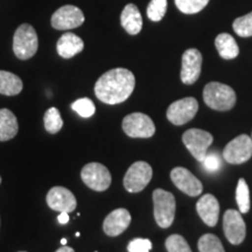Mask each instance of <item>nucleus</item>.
I'll list each match as a JSON object with an SVG mask.
<instances>
[{
	"instance_id": "nucleus-30",
	"label": "nucleus",
	"mask_w": 252,
	"mask_h": 252,
	"mask_svg": "<svg viewBox=\"0 0 252 252\" xmlns=\"http://www.w3.org/2000/svg\"><path fill=\"white\" fill-rule=\"evenodd\" d=\"M71 109L83 118L91 117V116H94V111H96V108H94V104L93 100L90 98H86V97L75 100V102L71 104Z\"/></svg>"
},
{
	"instance_id": "nucleus-7",
	"label": "nucleus",
	"mask_w": 252,
	"mask_h": 252,
	"mask_svg": "<svg viewBox=\"0 0 252 252\" xmlns=\"http://www.w3.org/2000/svg\"><path fill=\"white\" fill-rule=\"evenodd\" d=\"M152 167L145 161H137L130 166L124 176V187L130 193L144 190L152 179Z\"/></svg>"
},
{
	"instance_id": "nucleus-24",
	"label": "nucleus",
	"mask_w": 252,
	"mask_h": 252,
	"mask_svg": "<svg viewBox=\"0 0 252 252\" xmlns=\"http://www.w3.org/2000/svg\"><path fill=\"white\" fill-rule=\"evenodd\" d=\"M43 123H45V128L49 133L55 134L61 131L63 126V121L59 109L50 108L47 110L45 116H43Z\"/></svg>"
},
{
	"instance_id": "nucleus-6",
	"label": "nucleus",
	"mask_w": 252,
	"mask_h": 252,
	"mask_svg": "<svg viewBox=\"0 0 252 252\" xmlns=\"http://www.w3.org/2000/svg\"><path fill=\"white\" fill-rule=\"evenodd\" d=\"M213 135L200 128H190L182 135L185 146L197 161L202 162L207 156L208 149L213 144Z\"/></svg>"
},
{
	"instance_id": "nucleus-33",
	"label": "nucleus",
	"mask_w": 252,
	"mask_h": 252,
	"mask_svg": "<svg viewBox=\"0 0 252 252\" xmlns=\"http://www.w3.org/2000/svg\"><path fill=\"white\" fill-rule=\"evenodd\" d=\"M58 220H59L60 224H67V223L69 222L68 213H65V212L60 213V215L58 216Z\"/></svg>"
},
{
	"instance_id": "nucleus-21",
	"label": "nucleus",
	"mask_w": 252,
	"mask_h": 252,
	"mask_svg": "<svg viewBox=\"0 0 252 252\" xmlns=\"http://www.w3.org/2000/svg\"><path fill=\"white\" fill-rule=\"evenodd\" d=\"M215 46L220 58L224 60H232L237 58L239 54L237 42L228 33H222L220 35H217L215 40Z\"/></svg>"
},
{
	"instance_id": "nucleus-11",
	"label": "nucleus",
	"mask_w": 252,
	"mask_h": 252,
	"mask_svg": "<svg viewBox=\"0 0 252 252\" xmlns=\"http://www.w3.org/2000/svg\"><path fill=\"white\" fill-rule=\"evenodd\" d=\"M223 231L229 243L239 245L247 236V226L239 210L229 209L223 216Z\"/></svg>"
},
{
	"instance_id": "nucleus-19",
	"label": "nucleus",
	"mask_w": 252,
	"mask_h": 252,
	"mask_svg": "<svg viewBox=\"0 0 252 252\" xmlns=\"http://www.w3.org/2000/svg\"><path fill=\"white\" fill-rule=\"evenodd\" d=\"M121 23L124 30L130 35H137L143 28V18L134 4L126 5L121 15Z\"/></svg>"
},
{
	"instance_id": "nucleus-3",
	"label": "nucleus",
	"mask_w": 252,
	"mask_h": 252,
	"mask_svg": "<svg viewBox=\"0 0 252 252\" xmlns=\"http://www.w3.org/2000/svg\"><path fill=\"white\" fill-rule=\"evenodd\" d=\"M154 219L160 228H169L174 222L176 202L174 195L163 189L158 188L153 191Z\"/></svg>"
},
{
	"instance_id": "nucleus-31",
	"label": "nucleus",
	"mask_w": 252,
	"mask_h": 252,
	"mask_svg": "<svg viewBox=\"0 0 252 252\" xmlns=\"http://www.w3.org/2000/svg\"><path fill=\"white\" fill-rule=\"evenodd\" d=\"M152 250V242L147 238H134L128 243V252H150Z\"/></svg>"
},
{
	"instance_id": "nucleus-34",
	"label": "nucleus",
	"mask_w": 252,
	"mask_h": 252,
	"mask_svg": "<svg viewBox=\"0 0 252 252\" xmlns=\"http://www.w3.org/2000/svg\"><path fill=\"white\" fill-rule=\"evenodd\" d=\"M55 252H75V251H74V249L69 248V247H67V245H63L62 248H60L59 250H56Z\"/></svg>"
},
{
	"instance_id": "nucleus-17",
	"label": "nucleus",
	"mask_w": 252,
	"mask_h": 252,
	"mask_svg": "<svg viewBox=\"0 0 252 252\" xmlns=\"http://www.w3.org/2000/svg\"><path fill=\"white\" fill-rule=\"evenodd\" d=\"M196 212L208 226H215L219 222L220 203L212 194L203 195L196 203Z\"/></svg>"
},
{
	"instance_id": "nucleus-9",
	"label": "nucleus",
	"mask_w": 252,
	"mask_h": 252,
	"mask_svg": "<svg viewBox=\"0 0 252 252\" xmlns=\"http://www.w3.org/2000/svg\"><path fill=\"white\" fill-rule=\"evenodd\" d=\"M252 157V139L247 134H241L232 139L223 150V158L231 165H241Z\"/></svg>"
},
{
	"instance_id": "nucleus-22",
	"label": "nucleus",
	"mask_w": 252,
	"mask_h": 252,
	"mask_svg": "<svg viewBox=\"0 0 252 252\" xmlns=\"http://www.w3.org/2000/svg\"><path fill=\"white\" fill-rule=\"evenodd\" d=\"M24 84L20 77L9 71L0 70V94L5 96H15L23 91Z\"/></svg>"
},
{
	"instance_id": "nucleus-26",
	"label": "nucleus",
	"mask_w": 252,
	"mask_h": 252,
	"mask_svg": "<svg viewBox=\"0 0 252 252\" xmlns=\"http://www.w3.org/2000/svg\"><path fill=\"white\" fill-rule=\"evenodd\" d=\"M209 0H175V5L185 14H195L206 7Z\"/></svg>"
},
{
	"instance_id": "nucleus-37",
	"label": "nucleus",
	"mask_w": 252,
	"mask_h": 252,
	"mask_svg": "<svg viewBox=\"0 0 252 252\" xmlns=\"http://www.w3.org/2000/svg\"><path fill=\"white\" fill-rule=\"evenodd\" d=\"M251 139H252V138H251Z\"/></svg>"
},
{
	"instance_id": "nucleus-10",
	"label": "nucleus",
	"mask_w": 252,
	"mask_h": 252,
	"mask_svg": "<svg viewBox=\"0 0 252 252\" xmlns=\"http://www.w3.org/2000/svg\"><path fill=\"white\" fill-rule=\"evenodd\" d=\"M197 110L198 103L193 97L175 100L167 110V119L172 124L181 126L190 122L196 116Z\"/></svg>"
},
{
	"instance_id": "nucleus-27",
	"label": "nucleus",
	"mask_w": 252,
	"mask_h": 252,
	"mask_svg": "<svg viewBox=\"0 0 252 252\" xmlns=\"http://www.w3.org/2000/svg\"><path fill=\"white\" fill-rule=\"evenodd\" d=\"M235 33L242 37L252 36V12L244 17L237 18L232 24Z\"/></svg>"
},
{
	"instance_id": "nucleus-8",
	"label": "nucleus",
	"mask_w": 252,
	"mask_h": 252,
	"mask_svg": "<svg viewBox=\"0 0 252 252\" xmlns=\"http://www.w3.org/2000/svg\"><path fill=\"white\" fill-rule=\"evenodd\" d=\"M123 130L131 138H151L156 133V125L147 115L134 112L123 119Z\"/></svg>"
},
{
	"instance_id": "nucleus-5",
	"label": "nucleus",
	"mask_w": 252,
	"mask_h": 252,
	"mask_svg": "<svg viewBox=\"0 0 252 252\" xmlns=\"http://www.w3.org/2000/svg\"><path fill=\"white\" fill-rule=\"evenodd\" d=\"M81 178L88 187L96 191L106 190L111 185V173L99 162L87 163L82 168Z\"/></svg>"
},
{
	"instance_id": "nucleus-16",
	"label": "nucleus",
	"mask_w": 252,
	"mask_h": 252,
	"mask_svg": "<svg viewBox=\"0 0 252 252\" xmlns=\"http://www.w3.org/2000/svg\"><path fill=\"white\" fill-rule=\"evenodd\" d=\"M131 215L128 210L118 208L105 217L103 222V230L110 237H117L122 235L131 223Z\"/></svg>"
},
{
	"instance_id": "nucleus-12",
	"label": "nucleus",
	"mask_w": 252,
	"mask_h": 252,
	"mask_svg": "<svg viewBox=\"0 0 252 252\" xmlns=\"http://www.w3.org/2000/svg\"><path fill=\"white\" fill-rule=\"evenodd\" d=\"M84 20V14L80 8L72 5H65L53 14L52 26L58 31H69L80 27Z\"/></svg>"
},
{
	"instance_id": "nucleus-14",
	"label": "nucleus",
	"mask_w": 252,
	"mask_h": 252,
	"mask_svg": "<svg viewBox=\"0 0 252 252\" xmlns=\"http://www.w3.org/2000/svg\"><path fill=\"white\" fill-rule=\"evenodd\" d=\"M202 68V55L197 49H187L182 55V68H181V81L182 83L190 84L195 83L201 75Z\"/></svg>"
},
{
	"instance_id": "nucleus-20",
	"label": "nucleus",
	"mask_w": 252,
	"mask_h": 252,
	"mask_svg": "<svg viewBox=\"0 0 252 252\" xmlns=\"http://www.w3.org/2000/svg\"><path fill=\"white\" fill-rule=\"evenodd\" d=\"M18 119L11 110L0 109V141L13 139L18 134Z\"/></svg>"
},
{
	"instance_id": "nucleus-15",
	"label": "nucleus",
	"mask_w": 252,
	"mask_h": 252,
	"mask_svg": "<svg viewBox=\"0 0 252 252\" xmlns=\"http://www.w3.org/2000/svg\"><path fill=\"white\" fill-rule=\"evenodd\" d=\"M47 204L55 212L72 213L76 209L77 201L75 195L64 187H53L47 194Z\"/></svg>"
},
{
	"instance_id": "nucleus-28",
	"label": "nucleus",
	"mask_w": 252,
	"mask_h": 252,
	"mask_svg": "<svg viewBox=\"0 0 252 252\" xmlns=\"http://www.w3.org/2000/svg\"><path fill=\"white\" fill-rule=\"evenodd\" d=\"M167 11V0H151L147 6V17L152 21H160Z\"/></svg>"
},
{
	"instance_id": "nucleus-32",
	"label": "nucleus",
	"mask_w": 252,
	"mask_h": 252,
	"mask_svg": "<svg viewBox=\"0 0 252 252\" xmlns=\"http://www.w3.org/2000/svg\"><path fill=\"white\" fill-rule=\"evenodd\" d=\"M204 168L207 169V171L209 172H216L217 169L220 168V159L219 157L216 156V154H207L206 158H204V160L202 161Z\"/></svg>"
},
{
	"instance_id": "nucleus-25",
	"label": "nucleus",
	"mask_w": 252,
	"mask_h": 252,
	"mask_svg": "<svg viewBox=\"0 0 252 252\" xmlns=\"http://www.w3.org/2000/svg\"><path fill=\"white\" fill-rule=\"evenodd\" d=\"M197 248L200 252H225L220 239L213 234H206L198 239Z\"/></svg>"
},
{
	"instance_id": "nucleus-38",
	"label": "nucleus",
	"mask_w": 252,
	"mask_h": 252,
	"mask_svg": "<svg viewBox=\"0 0 252 252\" xmlns=\"http://www.w3.org/2000/svg\"><path fill=\"white\" fill-rule=\"evenodd\" d=\"M96 252H97V251H96Z\"/></svg>"
},
{
	"instance_id": "nucleus-23",
	"label": "nucleus",
	"mask_w": 252,
	"mask_h": 252,
	"mask_svg": "<svg viewBox=\"0 0 252 252\" xmlns=\"http://www.w3.org/2000/svg\"><path fill=\"white\" fill-rule=\"evenodd\" d=\"M236 202L238 204L239 213L247 214L250 210V190L244 179H239L236 189Z\"/></svg>"
},
{
	"instance_id": "nucleus-1",
	"label": "nucleus",
	"mask_w": 252,
	"mask_h": 252,
	"mask_svg": "<svg viewBox=\"0 0 252 252\" xmlns=\"http://www.w3.org/2000/svg\"><path fill=\"white\" fill-rule=\"evenodd\" d=\"M135 87L133 72L125 68L106 71L94 84V94L100 102L115 105L125 102Z\"/></svg>"
},
{
	"instance_id": "nucleus-18",
	"label": "nucleus",
	"mask_w": 252,
	"mask_h": 252,
	"mask_svg": "<svg viewBox=\"0 0 252 252\" xmlns=\"http://www.w3.org/2000/svg\"><path fill=\"white\" fill-rule=\"evenodd\" d=\"M84 48V42L80 36H77L76 34L70 33H64L60 37L58 41V45H56V49H58L59 55L63 59H71L75 55L80 54V53Z\"/></svg>"
},
{
	"instance_id": "nucleus-36",
	"label": "nucleus",
	"mask_w": 252,
	"mask_h": 252,
	"mask_svg": "<svg viewBox=\"0 0 252 252\" xmlns=\"http://www.w3.org/2000/svg\"><path fill=\"white\" fill-rule=\"evenodd\" d=\"M0 184H1V176H0Z\"/></svg>"
},
{
	"instance_id": "nucleus-13",
	"label": "nucleus",
	"mask_w": 252,
	"mask_h": 252,
	"mask_svg": "<svg viewBox=\"0 0 252 252\" xmlns=\"http://www.w3.org/2000/svg\"><path fill=\"white\" fill-rule=\"evenodd\" d=\"M171 179L175 187L180 189L182 193L187 194L188 196L196 197L202 193V182L187 168H184V167L173 168L171 172Z\"/></svg>"
},
{
	"instance_id": "nucleus-2",
	"label": "nucleus",
	"mask_w": 252,
	"mask_h": 252,
	"mask_svg": "<svg viewBox=\"0 0 252 252\" xmlns=\"http://www.w3.org/2000/svg\"><path fill=\"white\" fill-rule=\"evenodd\" d=\"M206 105L216 111H229L236 104V93L231 87L219 82H210L203 89Z\"/></svg>"
},
{
	"instance_id": "nucleus-35",
	"label": "nucleus",
	"mask_w": 252,
	"mask_h": 252,
	"mask_svg": "<svg viewBox=\"0 0 252 252\" xmlns=\"http://www.w3.org/2000/svg\"><path fill=\"white\" fill-rule=\"evenodd\" d=\"M61 244H62V245H65V244H67V239H65V238H62V239H61Z\"/></svg>"
},
{
	"instance_id": "nucleus-29",
	"label": "nucleus",
	"mask_w": 252,
	"mask_h": 252,
	"mask_svg": "<svg viewBox=\"0 0 252 252\" xmlns=\"http://www.w3.org/2000/svg\"><path fill=\"white\" fill-rule=\"evenodd\" d=\"M165 245L168 252H193L181 235H171L166 239Z\"/></svg>"
},
{
	"instance_id": "nucleus-4",
	"label": "nucleus",
	"mask_w": 252,
	"mask_h": 252,
	"mask_svg": "<svg viewBox=\"0 0 252 252\" xmlns=\"http://www.w3.org/2000/svg\"><path fill=\"white\" fill-rule=\"evenodd\" d=\"M39 40L33 26L23 24L17 28L13 37V52L20 60H30L36 54Z\"/></svg>"
}]
</instances>
